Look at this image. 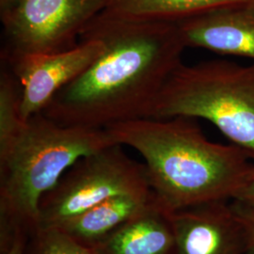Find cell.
Masks as SVG:
<instances>
[{
  "instance_id": "2",
  "label": "cell",
  "mask_w": 254,
  "mask_h": 254,
  "mask_svg": "<svg viewBox=\"0 0 254 254\" xmlns=\"http://www.w3.org/2000/svg\"><path fill=\"white\" fill-rule=\"evenodd\" d=\"M106 130L141 154L155 200L168 212L233 200L254 168L244 150L210 141L192 118L136 119Z\"/></svg>"
},
{
  "instance_id": "8",
  "label": "cell",
  "mask_w": 254,
  "mask_h": 254,
  "mask_svg": "<svg viewBox=\"0 0 254 254\" xmlns=\"http://www.w3.org/2000/svg\"><path fill=\"white\" fill-rule=\"evenodd\" d=\"M174 254H246L244 228L230 200L170 212Z\"/></svg>"
},
{
  "instance_id": "14",
  "label": "cell",
  "mask_w": 254,
  "mask_h": 254,
  "mask_svg": "<svg viewBox=\"0 0 254 254\" xmlns=\"http://www.w3.org/2000/svg\"><path fill=\"white\" fill-rule=\"evenodd\" d=\"M233 208L244 228L249 248L254 253V207L230 200Z\"/></svg>"
},
{
  "instance_id": "3",
  "label": "cell",
  "mask_w": 254,
  "mask_h": 254,
  "mask_svg": "<svg viewBox=\"0 0 254 254\" xmlns=\"http://www.w3.org/2000/svg\"><path fill=\"white\" fill-rule=\"evenodd\" d=\"M118 144L106 129L63 126L43 112L0 140V246L39 228V205L83 156Z\"/></svg>"
},
{
  "instance_id": "12",
  "label": "cell",
  "mask_w": 254,
  "mask_h": 254,
  "mask_svg": "<svg viewBox=\"0 0 254 254\" xmlns=\"http://www.w3.org/2000/svg\"><path fill=\"white\" fill-rule=\"evenodd\" d=\"M254 0H108L103 13L137 21L176 22L200 12Z\"/></svg>"
},
{
  "instance_id": "9",
  "label": "cell",
  "mask_w": 254,
  "mask_h": 254,
  "mask_svg": "<svg viewBox=\"0 0 254 254\" xmlns=\"http://www.w3.org/2000/svg\"><path fill=\"white\" fill-rule=\"evenodd\" d=\"M174 23L186 47L254 62V2L210 9Z\"/></svg>"
},
{
  "instance_id": "4",
  "label": "cell",
  "mask_w": 254,
  "mask_h": 254,
  "mask_svg": "<svg viewBox=\"0 0 254 254\" xmlns=\"http://www.w3.org/2000/svg\"><path fill=\"white\" fill-rule=\"evenodd\" d=\"M201 118L254 162V63L216 60L181 64L165 83L149 118Z\"/></svg>"
},
{
  "instance_id": "13",
  "label": "cell",
  "mask_w": 254,
  "mask_h": 254,
  "mask_svg": "<svg viewBox=\"0 0 254 254\" xmlns=\"http://www.w3.org/2000/svg\"><path fill=\"white\" fill-rule=\"evenodd\" d=\"M25 254H96L57 227L38 228L27 241Z\"/></svg>"
},
{
  "instance_id": "17",
  "label": "cell",
  "mask_w": 254,
  "mask_h": 254,
  "mask_svg": "<svg viewBox=\"0 0 254 254\" xmlns=\"http://www.w3.org/2000/svg\"><path fill=\"white\" fill-rule=\"evenodd\" d=\"M18 0H0V12L5 11L13 6Z\"/></svg>"
},
{
  "instance_id": "10",
  "label": "cell",
  "mask_w": 254,
  "mask_h": 254,
  "mask_svg": "<svg viewBox=\"0 0 254 254\" xmlns=\"http://www.w3.org/2000/svg\"><path fill=\"white\" fill-rule=\"evenodd\" d=\"M91 249L96 254H174L170 212L155 200Z\"/></svg>"
},
{
  "instance_id": "18",
  "label": "cell",
  "mask_w": 254,
  "mask_h": 254,
  "mask_svg": "<svg viewBox=\"0 0 254 254\" xmlns=\"http://www.w3.org/2000/svg\"><path fill=\"white\" fill-rule=\"evenodd\" d=\"M246 254H254V253L250 250V251H249V252H248V253H247Z\"/></svg>"
},
{
  "instance_id": "11",
  "label": "cell",
  "mask_w": 254,
  "mask_h": 254,
  "mask_svg": "<svg viewBox=\"0 0 254 254\" xmlns=\"http://www.w3.org/2000/svg\"><path fill=\"white\" fill-rule=\"evenodd\" d=\"M155 201L153 191L113 197L66 220L57 228L82 245L91 248Z\"/></svg>"
},
{
  "instance_id": "6",
  "label": "cell",
  "mask_w": 254,
  "mask_h": 254,
  "mask_svg": "<svg viewBox=\"0 0 254 254\" xmlns=\"http://www.w3.org/2000/svg\"><path fill=\"white\" fill-rule=\"evenodd\" d=\"M108 0H18L0 12L4 54H52L79 44L83 30Z\"/></svg>"
},
{
  "instance_id": "1",
  "label": "cell",
  "mask_w": 254,
  "mask_h": 254,
  "mask_svg": "<svg viewBox=\"0 0 254 254\" xmlns=\"http://www.w3.org/2000/svg\"><path fill=\"white\" fill-rule=\"evenodd\" d=\"M81 34L101 40L104 51L55 95L43 113L63 126L96 129L149 118L154 101L182 64L187 48L176 24L100 12Z\"/></svg>"
},
{
  "instance_id": "16",
  "label": "cell",
  "mask_w": 254,
  "mask_h": 254,
  "mask_svg": "<svg viewBox=\"0 0 254 254\" xmlns=\"http://www.w3.org/2000/svg\"><path fill=\"white\" fill-rule=\"evenodd\" d=\"M28 238L27 234L19 232L7 245L1 248V254H25Z\"/></svg>"
},
{
  "instance_id": "15",
  "label": "cell",
  "mask_w": 254,
  "mask_h": 254,
  "mask_svg": "<svg viewBox=\"0 0 254 254\" xmlns=\"http://www.w3.org/2000/svg\"><path fill=\"white\" fill-rule=\"evenodd\" d=\"M251 207H254V163L253 171L245 184L237 191L233 200Z\"/></svg>"
},
{
  "instance_id": "5",
  "label": "cell",
  "mask_w": 254,
  "mask_h": 254,
  "mask_svg": "<svg viewBox=\"0 0 254 254\" xmlns=\"http://www.w3.org/2000/svg\"><path fill=\"white\" fill-rule=\"evenodd\" d=\"M152 191L144 164L113 144L83 156L46 193L39 205V228L58 227L66 220L113 197Z\"/></svg>"
},
{
  "instance_id": "7",
  "label": "cell",
  "mask_w": 254,
  "mask_h": 254,
  "mask_svg": "<svg viewBox=\"0 0 254 254\" xmlns=\"http://www.w3.org/2000/svg\"><path fill=\"white\" fill-rule=\"evenodd\" d=\"M103 51L101 40L81 34L77 46L62 52L2 55L21 86L22 118L43 112L55 95L84 73Z\"/></svg>"
}]
</instances>
